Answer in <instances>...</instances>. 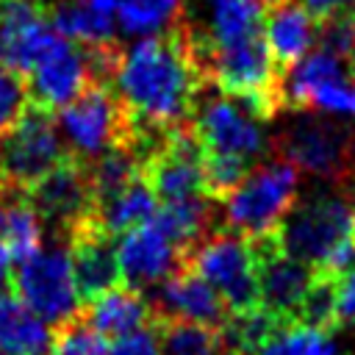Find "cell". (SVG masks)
Instances as JSON below:
<instances>
[{
    "mask_svg": "<svg viewBox=\"0 0 355 355\" xmlns=\"http://www.w3.org/2000/svg\"><path fill=\"white\" fill-rule=\"evenodd\" d=\"M205 78L194 61L189 28L180 19L175 28L133 42L119 55L111 78L130 122L172 133L191 122Z\"/></svg>",
    "mask_w": 355,
    "mask_h": 355,
    "instance_id": "obj_1",
    "label": "cell"
},
{
    "mask_svg": "<svg viewBox=\"0 0 355 355\" xmlns=\"http://www.w3.org/2000/svg\"><path fill=\"white\" fill-rule=\"evenodd\" d=\"M286 255L313 266L319 275L341 277L355 266V191L333 186L305 202H294L277 227Z\"/></svg>",
    "mask_w": 355,
    "mask_h": 355,
    "instance_id": "obj_2",
    "label": "cell"
},
{
    "mask_svg": "<svg viewBox=\"0 0 355 355\" xmlns=\"http://www.w3.org/2000/svg\"><path fill=\"white\" fill-rule=\"evenodd\" d=\"M300 197V169L283 155L263 161L222 200V222L244 239L277 233Z\"/></svg>",
    "mask_w": 355,
    "mask_h": 355,
    "instance_id": "obj_3",
    "label": "cell"
},
{
    "mask_svg": "<svg viewBox=\"0 0 355 355\" xmlns=\"http://www.w3.org/2000/svg\"><path fill=\"white\" fill-rule=\"evenodd\" d=\"M277 153L300 172L316 175L333 186H352L355 178V130L316 111H302L277 139Z\"/></svg>",
    "mask_w": 355,
    "mask_h": 355,
    "instance_id": "obj_4",
    "label": "cell"
},
{
    "mask_svg": "<svg viewBox=\"0 0 355 355\" xmlns=\"http://www.w3.org/2000/svg\"><path fill=\"white\" fill-rule=\"evenodd\" d=\"M67 153L69 150L61 139L53 111L31 103L17 125L0 139V197L28 194V189Z\"/></svg>",
    "mask_w": 355,
    "mask_h": 355,
    "instance_id": "obj_5",
    "label": "cell"
},
{
    "mask_svg": "<svg viewBox=\"0 0 355 355\" xmlns=\"http://www.w3.org/2000/svg\"><path fill=\"white\" fill-rule=\"evenodd\" d=\"M283 108L355 119V78L347 58L322 44L311 47L294 67L280 72Z\"/></svg>",
    "mask_w": 355,
    "mask_h": 355,
    "instance_id": "obj_6",
    "label": "cell"
},
{
    "mask_svg": "<svg viewBox=\"0 0 355 355\" xmlns=\"http://www.w3.org/2000/svg\"><path fill=\"white\" fill-rule=\"evenodd\" d=\"M186 266L216 288L230 313H247L258 308V275L250 239L227 227L211 230L189 250Z\"/></svg>",
    "mask_w": 355,
    "mask_h": 355,
    "instance_id": "obj_7",
    "label": "cell"
},
{
    "mask_svg": "<svg viewBox=\"0 0 355 355\" xmlns=\"http://www.w3.org/2000/svg\"><path fill=\"white\" fill-rule=\"evenodd\" d=\"M58 130L75 158L94 161L128 139V114L108 83H89L58 114Z\"/></svg>",
    "mask_w": 355,
    "mask_h": 355,
    "instance_id": "obj_8",
    "label": "cell"
},
{
    "mask_svg": "<svg viewBox=\"0 0 355 355\" xmlns=\"http://www.w3.org/2000/svg\"><path fill=\"white\" fill-rule=\"evenodd\" d=\"M261 122L247 103L227 94L200 97L191 114V130L205 155H230L250 166L269 147Z\"/></svg>",
    "mask_w": 355,
    "mask_h": 355,
    "instance_id": "obj_9",
    "label": "cell"
},
{
    "mask_svg": "<svg viewBox=\"0 0 355 355\" xmlns=\"http://www.w3.org/2000/svg\"><path fill=\"white\" fill-rule=\"evenodd\" d=\"M14 286L19 300L33 308L53 330L80 316L83 302L72 277L69 252H64L61 247H39L25 261H19Z\"/></svg>",
    "mask_w": 355,
    "mask_h": 355,
    "instance_id": "obj_10",
    "label": "cell"
},
{
    "mask_svg": "<svg viewBox=\"0 0 355 355\" xmlns=\"http://www.w3.org/2000/svg\"><path fill=\"white\" fill-rule=\"evenodd\" d=\"M28 202L39 214L42 225L55 227L64 239L67 233L92 219L94 208V191H92V178H89V164L83 158H75L67 153L47 175H42L31 189H28Z\"/></svg>",
    "mask_w": 355,
    "mask_h": 355,
    "instance_id": "obj_11",
    "label": "cell"
},
{
    "mask_svg": "<svg viewBox=\"0 0 355 355\" xmlns=\"http://www.w3.org/2000/svg\"><path fill=\"white\" fill-rule=\"evenodd\" d=\"M258 275V308L277 322H297L305 294L316 280V269L286 255L277 244V233L250 239Z\"/></svg>",
    "mask_w": 355,
    "mask_h": 355,
    "instance_id": "obj_12",
    "label": "cell"
},
{
    "mask_svg": "<svg viewBox=\"0 0 355 355\" xmlns=\"http://www.w3.org/2000/svg\"><path fill=\"white\" fill-rule=\"evenodd\" d=\"M141 175L161 202L205 197L202 147L191 130V122L166 136V141L144 164Z\"/></svg>",
    "mask_w": 355,
    "mask_h": 355,
    "instance_id": "obj_13",
    "label": "cell"
},
{
    "mask_svg": "<svg viewBox=\"0 0 355 355\" xmlns=\"http://www.w3.org/2000/svg\"><path fill=\"white\" fill-rule=\"evenodd\" d=\"M61 39L39 0H0V61L6 67L28 75Z\"/></svg>",
    "mask_w": 355,
    "mask_h": 355,
    "instance_id": "obj_14",
    "label": "cell"
},
{
    "mask_svg": "<svg viewBox=\"0 0 355 355\" xmlns=\"http://www.w3.org/2000/svg\"><path fill=\"white\" fill-rule=\"evenodd\" d=\"M116 258L122 283L141 294L153 291L186 263V252L175 247L164 233H158L150 222L122 233V239L116 241Z\"/></svg>",
    "mask_w": 355,
    "mask_h": 355,
    "instance_id": "obj_15",
    "label": "cell"
},
{
    "mask_svg": "<svg viewBox=\"0 0 355 355\" xmlns=\"http://www.w3.org/2000/svg\"><path fill=\"white\" fill-rule=\"evenodd\" d=\"M25 78L31 103L47 111L69 105L92 83L83 47L69 42L67 36L47 55H42Z\"/></svg>",
    "mask_w": 355,
    "mask_h": 355,
    "instance_id": "obj_16",
    "label": "cell"
},
{
    "mask_svg": "<svg viewBox=\"0 0 355 355\" xmlns=\"http://www.w3.org/2000/svg\"><path fill=\"white\" fill-rule=\"evenodd\" d=\"M69 244V266L72 277L80 294V302L86 305L97 294L119 286V258H116V241L111 233L94 225V219H86L75 225L67 233Z\"/></svg>",
    "mask_w": 355,
    "mask_h": 355,
    "instance_id": "obj_17",
    "label": "cell"
},
{
    "mask_svg": "<svg viewBox=\"0 0 355 355\" xmlns=\"http://www.w3.org/2000/svg\"><path fill=\"white\" fill-rule=\"evenodd\" d=\"M150 305L155 316H172V319H186L208 327H222V322L230 316L227 305L216 294L214 286H208L194 269L186 263L169 275L164 283H158L150 291Z\"/></svg>",
    "mask_w": 355,
    "mask_h": 355,
    "instance_id": "obj_18",
    "label": "cell"
},
{
    "mask_svg": "<svg viewBox=\"0 0 355 355\" xmlns=\"http://www.w3.org/2000/svg\"><path fill=\"white\" fill-rule=\"evenodd\" d=\"M316 36H319L316 19L297 0L272 3V8L263 14V42L280 72L294 67L313 47Z\"/></svg>",
    "mask_w": 355,
    "mask_h": 355,
    "instance_id": "obj_19",
    "label": "cell"
},
{
    "mask_svg": "<svg viewBox=\"0 0 355 355\" xmlns=\"http://www.w3.org/2000/svg\"><path fill=\"white\" fill-rule=\"evenodd\" d=\"M80 319L97 330L100 336L119 338L125 333L141 330L153 322V305L147 294L130 288V286H114L94 300H89L80 308Z\"/></svg>",
    "mask_w": 355,
    "mask_h": 355,
    "instance_id": "obj_20",
    "label": "cell"
},
{
    "mask_svg": "<svg viewBox=\"0 0 355 355\" xmlns=\"http://www.w3.org/2000/svg\"><path fill=\"white\" fill-rule=\"evenodd\" d=\"M119 3L122 0H64L53 8L50 19L69 42L80 47H100L114 42Z\"/></svg>",
    "mask_w": 355,
    "mask_h": 355,
    "instance_id": "obj_21",
    "label": "cell"
},
{
    "mask_svg": "<svg viewBox=\"0 0 355 355\" xmlns=\"http://www.w3.org/2000/svg\"><path fill=\"white\" fill-rule=\"evenodd\" d=\"M55 330L28 308L17 294H0V352L3 355H47Z\"/></svg>",
    "mask_w": 355,
    "mask_h": 355,
    "instance_id": "obj_22",
    "label": "cell"
},
{
    "mask_svg": "<svg viewBox=\"0 0 355 355\" xmlns=\"http://www.w3.org/2000/svg\"><path fill=\"white\" fill-rule=\"evenodd\" d=\"M155 211H158V197L153 194L144 175H139L130 183H125L119 191H114L111 197L97 200L92 208V219L105 233L119 236V233H128L150 222Z\"/></svg>",
    "mask_w": 355,
    "mask_h": 355,
    "instance_id": "obj_23",
    "label": "cell"
},
{
    "mask_svg": "<svg viewBox=\"0 0 355 355\" xmlns=\"http://www.w3.org/2000/svg\"><path fill=\"white\" fill-rule=\"evenodd\" d=\"M44 225L25 194L0 197V255L11 263L25 261L42 247Z\"/></svg>",
    "mask_w": 355,
    "mask_h": 355,
    "instance_id": "obj_24",
    "label": "cell"
},
{
    "mask_svg": "<svg viewBox=\"0 0 355 355\" xmlns=\"http://www.w3.org/2000/svg\"><path fill=\"white\" fill-rule=\"evenodd\" d=\"M211 202L214 200H208V197H189V200L164 202V208H158L153 214L150 225L189 255V250L211 233V222H214Z\"/></svg>",
    "mask_w": 355,
    "mask_h": 355,
    "instance_id": "obj_25",
    "label": "cell"
},
{
    "mask_svg": "<svg viewBox=\"0 0 355 355\" xmlns=\"http://www.w3.org/2000/svg\"><path fill=\"white\" fill-rule=\"evenodd\" d=\"M208 28L200 36L208 44H230L263 33V0H202Z\"/></svg>",
    "mask_w": 355,
    "mask_h": 355,
    "instance_id": "obj_26",
    "label": "cell"
},
{
    "mask_svg": "<svg viewBox=\"0 0 355 355\" xmlns=\"http://www.w3.org/2000/svg\"><path fill=\"white\" fill-rule=\"evenodd\" d=\"M153 330L164 355H225L219 327L153 313Z\"/></svg>",
    "mask_w": 355,
    "mask_h": 355,
    "instance_id": "obj_27",
    "label": "cell"
},
{
    "mask_svg": "<svg viewBox=\"0 0 355 355\" xmlns=\"http://www.w3.org/2000/svg\"><path fill=\"white\" fill-rule=\"evenodd\" d=\"M183 17V0H122L116 8V28L125 36H158L175 28Z\"/></svg>",
    "mask_w": 355,
    "mask_h": 355,
    "instance_id": "obj_28",
    "label": "cell"
},
{
    "mask_svg": "<svg viewBox=\"0 0 355 355\" xmlns=\"http://www.w3.org/2000/svg\"><path fill=\"white\" fill-rule=\"evenodd\" d=\"M250 355H338L333 330L286 322Z\"/></svg>",
    "mask_w": 355,
    "mask_h": 355,
    "instance_id": "obj_29",
    "label": "cell"
},
{
    "mask_svg": "<svg viewBox=\"0 0 355 355\" xmlns=\"http://www.w3.org/2000/svg\"><path fill=\"white\" fill-rule=\"evenodd\" d=\"M53 352L58 355H105L108 352V344H105V336H100L97 330H92L80 316L55 327V336H53Z\"/></svg>",
    "mask_w": 355,
    "mask_h": 355,
    "instance_id": "obj_30",
    "label": "cell"
},
{
    "mask_svg": "<svg viewBox=\"0 0 355 355\" xmlns=\"http://www.w3.org/2000/svg\"><path fill=\"white\" fill-rule=\"evenodd\" d=\"M28 105H31V94L25 75H19L17 69L0 61V133L11 130Z\"/></svg>",
    "mask_w": 355,
    "mask_h": 355,
    "instance_id": "obj_31",
    "label": "cell"
},
{
    "mask_svg": "<svg viewBox=\"0 0 355 355\" xmlns=\"http://www.w3.org/2000/svg\"><path fill=\"white\" fill-rule=\"evenodd\" d=\"M105 355H164V352H161L158 336H155L153 322H150L141 330H133V333H125V336L114 338L108 344V352Z\"/></svg>",
    "mask_w": 355,
    "mask_h": 355,
    "instance_id": "obj_32",
    "label": "cell"
},
{
    "mask_svg": "<svg viewBox=\"0 0 355 355\" xmlns=\"http://www.w3.org/2000/svg\"><path fill=\"white\" fill-rule=\"evenodd\" d=\"M336 324H355V266L336 283Z\"/></svg>",
    "mask_w": 355,
    "mask_h": 355,
    "instance_id": "obj_33",
    "label": "cell"
},
{
    "mask_svg": "<svg viewBox=\"0 0 355 355\" xmlns=\"http://www.w3.org/2000/svg\"><path fill=\"white\" fill-rule=\"evenodd\" d=\"M302 6L308 8V14L316 22H324V19L336 17V14L352 11L355 8V0H302Z\"/></svg>",
    "mask_w": 355,
    "mask_h": 355,
    "instance_id": "obj_34",
    "label": "cell"
},
{
    "mask_svg": "<svg viewBox=\"0 0 355 355\" xmlns=\"http://www.w3.org/2000/svg\"><path fill=\"white\" fill-rule=\"evenodd\" d=\"M14 286V272H11V261L0 255V294H8V288Z\"/></svg>",
    "mask_w": 355,
    "mask_h": 355,
    "instance_id": "obj_35",
    "label": "cell"
},
{
    "mask_svg": "<svg viewBox=\"0 0 355 355\" xmlns=\"http://www.w3.org/2000/svg\"><path fill=\"white\" fill-rule=\"evenodd\" d=\"M263 3H269V6H272V3H280V0H263Z\"/></svg>",
    "mask_w": 355,
    "mask_h": 355,
    "instance_id": "obj_36",
    "label": "cell"
},
{
    "mask_svg": "<svg viewBox=\"0 0 355 355\" xmlns=\"http://www.w3.org/2000/svg\"><path fill=\"white\" fill-rule=\"evenodd\" d=\"M0 355H3V352H0Z\"/></svg>",
    "mask_w": 355,
    "mask_h": 355,
    "instance_id": "obj_37",
    "label": "cell"
}]
</instances>
